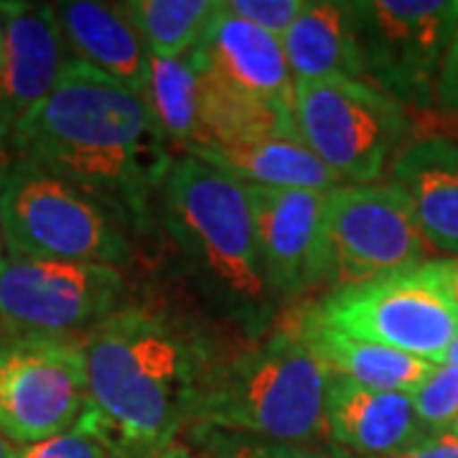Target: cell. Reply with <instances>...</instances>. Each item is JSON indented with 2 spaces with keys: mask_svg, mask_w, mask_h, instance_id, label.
I'll return each mask as SVG.
<instances>
[{
  "mask_svg": "<svg viewBox=\"0 0 458 458\" xmlns=\"http://www.w3.org/2000/svg\"><path fill=\"white\" fill-rule=\"evenodd\" d=\"M87 405L77 428L114 458H146L194 426L209 372L222 354L186 316L123 306L82 339Z\"/></svg>",
  "mask_w": 458,
  "mask_h": 458,
  "instance_id": "obj_1",
  "label": "cell"
},
{
  "mask_svg": "<svg viewBox=\"0 0 458 458\" xmlns=\"http://www.w3.org/2000/svg\"><path fill=\"white\" fill-rule=\"evenodd\" d=\"M11 158H23L143 227L176 156L143 95L69 59L51 95L21 120Z\"/></svg>",
  "mask_w": 458,
  "mask_h": 458,
  "instance_id": "obj_2",
  "label": "cell"
},
{
  "mask_svg": "<svg viewBox=\"0 0 458 458\" xmlns=\"http://www.w3.org/2000/svg\"><path fill=\"white\" fill-rule=\"evenodd\" d=\"M158 209L181 270L207 309L247 339H262L280 306L262 270L245 181L197 156H176Z\"/></svg>",
  "mask_w": 458,
  "mask_h": 458,
  "instance_id": "obj_3",
  "label": "cell"
},
{
  "mask_svg": "<svg viewBox=\"0 0 458 458\" xmlns=\"http://www.w3.org/2000/svg\"><path fill=\"white\" fill-rule=\"evenodd\" d=\"M328 369L293 328L214 364L194 426L318 448L328 443ZM191 426V428H194Z\"/></svg>",
  "mask_w": 458,
  "mask_h": 458,
  "instance_id": "obj_4",
  "label": "cell"
},
{
  "mask_svg": "<svg viewBox=\"0 0 458 458\" xmlns=\"http://www.w3.org/2000/svg\"><path fill=\"white\" fill-rule=\"evenodd\" d=\"M0 225L8 255L117 270L135 255L128 222L120 214L23 158L0 165Z\"/></svg>",
  "mask_w": 458,
  "mask_h": 458,
  "instance_id": "obj_5",
  "label": "cell"
},
{
  "mask_svg": "<svg viewBox=\"0 0 458 458\" xmlns=\"http://www.w3.org/2000/svg\"><path fill=\"white\" fill-rule=\"evenodd\" d=\"M293 120L342 183H375L412 131L408 110L364 80L295 82Z\"/></svg>",
  "mask_w": 458,
  "mask_h": 458,
  "instance_id": "obj_6",
  "label": "cell"
},
{
  "mask_svg": "<svg viewBox=\"0 0 458 458\" xmlns=\"http://www.w3.org/2000/svg\"><path fill=\"white\" fill-rule=\"evenodd\" d=\"M352 16L361 77L405 110H433L458 0H357Z\"/></svg>",
  "mask_w": 458,
  "mask_h": 458,
  "instance_id": "obj_7",
  "label": "cell"
},
{
  "mask_svg": "<svg viewBox=\"0 0 458 458\" xmlns=\"http://www.w3.org/2000/svg\"><path fill=\"white\" fill-rule=\"evenodd\" d=\"M327 327L418 360L443 364L458 336V313L443 295L430 265L408 273L328 291L309 306Z\"/></svg>",
  "mask_w": 458,
  "mask_h": 458,
  "instance_id": "obj_8",
  "label": "cell"
},
{
  "mask_svg": "<svg viewBox=\"0 0 458 458\" xmlns=\"http://www.w3.org/2000/svg\"><path fill=\"white\" fill-rule=\"evenodd\" d=\"M117 267L5 255L0 262V327L26 336L74 339L123 309Z\"/></svg>",
  "mask_w": 458,
  "mask_h": 458,
  "instance_id": "obj_9",
  "label": "cell"
},
{
  "mask_svg": "<svg viewBox=\"0 0 458 458\" xmlns=\"http://www.w3.org/2000/svg\"><path fill=\"white\" fill-rule=\"evenodd\" d=\"M87 405L80 339L0 328V433L21 448L77 426Z\"/></svg>",
  "mask_w": 458,
  "mask_h": 458,
  "instance_id": "obj_10",
  "label": "cell"
},
{
  "mask_svg": "<svg viewBox=\"0 0 458 458\" xmlns=\"http://www.w3.org/2000/svg\"><path fill=\"white\" fill-rule=\"evenodd\" d=\"M327 285L352 288L423 265L426 240L390 183H342L327 194Z\"/></svg>",
  "mask_w": 458,
  "mask_h": 458,
  "instance_id": "obj_11",
  "label": "cell"
},
{
  "mask_svg": "<svg viewBox=\"0 0 458 458\" xmlns=\"http://www.w3.org/2000/svg\"><path fill=\"white\" fill-rule=\"evenodd\" d=\"M327 194L247 183L262 270L278 306L327 285Z\"/></svg>",
  "mask_w": 458,
  "mask_h": 458,
  "instance_id": "obj_12",
  "label": "cell"
},
{
  "mask_svg": "<svg viewBox=\"0 0 458 458\" xmlns=\"http://www.w3.org/2000/svg\"><path fill=\"white\" fill-rule=\"evenodd\" d=\"M5 16V82L0 98V146L11 153L13 132L56 87L66 62L64 36L49 3H0Z\"/></svg>",
  "mask_w": 458,
  "mask_h": 458,
  "instance_id": "obj_13",
  "label": "cell"
},
{
  "mask_svg": "<svg viewBox=\"0 0 458 458\" xmlns=\"http://www.w3.org/2000/svg\"><path fill=\"white\" fill-rule=\"evenodd\" d=\"M328 441L349 456L385 458L426 441L433 428L408 393H385L328 375Z\"/></svg>",
  "mask_w": 458,
  "mask_h": 458,
  "instance_id": "obj_14",
  "label": "cell"
},
{
  "mask_svg": "<svg viewBox=\"0 0 458 458\" xmlns=\"http://www.w3.org/2000/svg\"><path fill=\"white\" fill-rule=\"evenodd\" d=\"M199 64L252 98L293 110V74L283 41L216 3L201 41L194 49Z\"/></svg>",
  "mask_w": 458,
  "mask_h": 458,
  "instance_id": "obj_15",
  "label": "cell"
},
{
  "mask_svg": "<svg viewBox=\"0 0 458 458\" xmlns=\"http://www.w3.org/2000/svg\"><path fill=\"white\" fill-rule=\"evenodd\" d=\"M54 13L72 59L146 98L153 54L123 3L66 0L54 5Z\"/></svg>",
  "mask_w": 458,
  "mask_h": 458,
  "instance_id": "obj_16",
  "label": "cell"
},
{
  "mask_svg": "<svg viewBox=\"0 0 458 458\" xmlns=\"http://www.w3.org/2000/svg\"><path fill=\"white\" fill-rule=\"evenodd\" d=\"M390 186L405 199L426 245L458 258V143H408L390 165Z\"/></svg>",
  "mask_w": 458,
  "mask_h": 458,
  "instance_id": "obj_17",
  "label": "cell"
},
{
  "mask_svg": "<svg viewBox=\"0 0 458 458\" xmlns=\"http://www.w3.org/2000/svg\"><path fill=\"white\" fill-rule=\"evenodd\" d=\"M295 334L306 344L328 369V375L344 377L354 385L385 393H415L428 377L436 372L438 364L372 342L352 339L336 328L327 327L311 313V309H301L293 318Z\"/></svg>",
  "mask_w": 458,
  "mask_h": 458,
  "instance_id": "obj_18",
  "label": "cell"
},
{
  "mask_svg": "<svg viewBox=\"0 0 458 458\" xmlns=\"http://www.w3.org/2000/svg\"><path fill=\"white\" fill-rule=\"evenodd\" d=\"M280 41L293 82L361 80L352 3L306 0Z\"/></svg>",
  "mask_w": 458,
  "mask_h": 458,
  "instance_id": "obj_19",
  "label": "cell"
},
{
  "mask_svg": "<svg viewBox=\"0 0 458 458\" xmlns=\"http://www.w3.org/2000/svg\"><path fill=\"white\" fill-rule=\"evenodd\" d=\"M197 158L255 186L309 191H331L342 186V181L298 135H273L242 146L204 148Z\"/></svg>",
  "mask_w": 458,
  "mask_h": 458,
  "instance_id": "obj_20",
  "label": "cell"
},
{
  "mask_svg": "<svg viewBox=\"0 0 458 458\" xmlns=\"http://www.w3.org/2000/svg\"><path fill=\"white\" fill-rule=\"evenodd\" d=\"M273 135H298L291 107L252 98L201 66L199 146L191 156L204 148L242 146Z\"/></svg>",
  "mask_w": 458,
  "mask_h": 458,
  "instance_id": "obj_21",
  "label": "cell"
},
{
  "mask_svg": "<svg viewBox=\"0 0 458 458\" xmlns=\"http://www.w3.org/2000/svg\"><path fill=\"white\" fill-rule=\"evenodd\" d=\"M199 89L201 64L194 56L158 59L150 56L146 102L168 148L191 156L199 146Z\"/></svg>",
  "mask_w": 458,
  "mask_h": 458,
  "instance_id": "obj_22",
  "label": "cell"
},
{
  "mask_svg": "<svg viewBox=\"0 0 458 458\" xmlns=\"http://www.w3.org/2000/svg\"><path fill=\"white\" fill-rule=\"evenodd\" d=\"M148 51L158 59L189 56L212 18V0H131L123 3Z\"/></svg>",
  "mask_w": 458,
  "mask_h": 458,
  "instance_id": "obj_23",
  "label": "cell"
},
{
  "mask_svg": "<svg viewBox=\"0 0 458 458\" xmlns=\"http://www.w3.org/2000/svg\"><path fill=\"white\" fill-rule=\"evenodd\" d=\"M191 438L199 451L209 458H334L331 451H324V448L265 441V438L212 426H194Z\"/></svg>",
  "mask_w": 458,
  "mask_h": 458,
  "instance_id": "obj_24",
  "label": "cell"
},
{
  "mask_svg": "<svg viewBox=\"0 0 458 458\" xmlns=\"http://www.w3.org/2000/svg\"><path fill=\"white\" fill-rule=\"evenodd\" d=\"M410 397L415 403L418 415L433 430L454 426L458 415V367L438 364L436 372L415 393H410Z\"/></svg>",
  "mask_w": 458,
  "mask_h": 458,
  "instance_id": "obj_25",
  "label": "cell"
},
{
  "mask_svg": "<svg viewBox=\"0 0 458 458\" xmlns=\"http://www.w3.org/2000/svg\"><path fill=\"white\" fill-rule=\"evenodd\" d=\"M306 0H225V8L262 31L283 38L293 26Z\"/></svg>",
  "mask_w": 458,
  "mask_h": 458,
  "instance_id": "obj_26",
  "label": "cell"
},
{
  "mask_svg": "<svg viewBox=\"0 0 458 458\" xmlns=\"http://www.w3.org/2000/svg\"><path fill=\"white\" fill-rule=\"evenodd\" d=\"M21 458H114V454L95 436L74 426L56 438L21 448Z\"/></svg>",
  "mask_w": 458,
  "mask_h": 458,
  "instance_id": "obj_27",
  "label": "cell"
},
{
  "mask_svg": "<svg viewBox=\"0 0 458 458\" xmlns=\"http://www.w3.org/2000/svg\"><path fill=\"white\" fill-rule=\"evenodd\" d=\"M328 451H331V456L334 458H360L349 456V454H344V451L334 448V445H328ZM385 458H458V426L454 423V426L438 428V430H433L420 445Z\"/></svg>",
  "mask_w": 458,
  "mask_h": 458,
  "instance_id": "obj_28",
  "label": "cell"
},
{
  "mask_svg": "<svg viewBox=\"0 0 458 458\" xmlns=\"http://www.w3.org/2000/svg\"><path fill=\"white\" fill-rule=\"evenodd\" d=\"M436 107L441 114L448 117H458V26L451 47L445 51L443 59L441 74H438V84H436Z\"/></svg>",
  "mask_w": 458,
  "mask_h": 458,
  "instance_id": "obj_29",
  "label": "cell"
},
{
  "mask_svg": "<svg viewBox=\"0 0 458 458\" xmlns=\"http://www.w3.org/2000/svg\"><path fill=\"white\" fill-rule=\"evenodd\" d=\"M430 270L441 285L443 295L458 313V258H445V260H430Z\"/></svg>",
  "mask_w": 458,
  "mask_h": 458,
  "instance_id": "obj_30",
  "label": "cell"
},
{
  "mask_svg": "<svg viewBox=\"0 0 458 458\" xmlns=\"http://www.w3.org/2000/svg\"><path fill=\"white\" fill-rule=\"evenodd\" d=\"M146 458H209L207 454H201L197 445H189V443H171V445H165L164 451H158V454H153V456Z\"/></svg>",
  "mask_w": 458,
  "mask_h": 458,
  "instance_id": "obj_31",
  "label": "cell"
},
{
  "mask_svg": "<svg viewBox=\"0 0 458 458\" xmlns=\"http://www.w3.org/2000/svg\"><path fill=\"white\" fill-rule=\"evenodd\" d=\"M0 458H21V448L0 433Z\"/></svg>",
  "mask_w": 458,
  "mask_h": 458,
  "instance_id": "obj_32",
  "label": "cell"
},
{
  "mask_svg": "<svg viewBox=\"0 0 458 458\" xmlns=\"http://www.w3.org/2000/svg\"><path fill=\"white\" fill-rule=\"evenodd\" d=\"M443 364H454V367H458V336L456 342L451 344V349H448V354H445V361Z\"/></svg>",
  "mask_w": 458,
  "mask_h": 458,
  "instance_id": "obj_33",
  "label": "cell"
},
{
  "mask_svg": "<svg viewBox=\"0 0 458 458\" xmlns=\"http://www.w3.org/2000/svg\"><path fill=\"white\" fill-rule=\"evenodd\" d=\"M0 51H5V16H3V8H0Z\"/></svg>",
  "mask_w": 458,
  "mask_h": 458,
  "instance_id": "obj_34",
  "label": "cell"
},
{
  "mask_svg": "<svg viewBox=\"0 0 458 458\" xmlns=\"http://www.w3.org/2000/svg\"><path fill=\"white\" fill-rule=\"evenodd\" d=\"M3 82H5V51H0V98H3Z\"/></svg>",
  "mask_w": 458,
  "mask_h": 458,
  "instance_id": "obj_35",
  "label": "cell"
},
{
  "mask_svg": "<svg viewBox=\"0 0 458 458\" xmlns=\"http://www.w3.org/2000/svg\"><path fill=\"white\" fill-rule=\"evenodd\" d=\"M3 250H5V237H3V225H0V262H3V258H5V255H3Z\"/></svg>",
  "mask_w": 458,
  "mask_h": 458,
  "instance_id": "obj_36",
  "label": "cell"
},
{
  "mask_svg": "<svg viewBox=\"0 0 458 458\" xmlns=\"http://www.w3.org/2000/svg\"><path fill=\"white\" fill-rule=\"evenodd\" d=\"M456 426H458V415H456Z\"/></svg>",
  "mask_w": 458,
  "mask_h": 458,
  "instance_id": "obj_37",
  "label": "cell"
},
{
  "mask_svg": "<svg viewBox=\"0 0 458 458\" xmlns=\"http://www.w3.org/2000/svg\"><path fill=\"white\" fill-rule=\"evenodd\" d=\"M0 328H3V327H0Z\"/></svg>",
  "mask_w": 458,
  "mask_h": 458,
  "instance_id": "obj_38",
  "label": "cell"
}]
</instances>
